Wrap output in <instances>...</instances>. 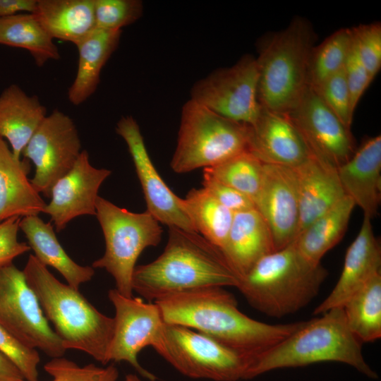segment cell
Wrapping results in <instances>:
<instances>
[{"mask_svg": "<svg viewBox=\"0 0 381 381\" xmlns=\"http://www.w3.org/2000/svg\"><path fill=\"white\" fill-rule=\"evenodd\" d=\"M155 303L164 322L202 333L248 357L252 363L305 322L272 325L254 320L243 313L234 296L221 286L172 294Z\"/></svg>", "mask_w": 381, "mask_h": 381, "instance_id": "cell-1", "label": "cell"}, {"mask_svg": "<svg viewBox=\"0 0 381 381\" xmlns=\"http://www.w3.org/2000/svg\"><path fill=\"white\" fill-rule=\"evenodd\" d=\"M239 278L222 251L196 231L169 228L167 243L155 260L136 265L133 291L148 302L210 286L237 287Z\"/></svg>", "mask_w": 381, "mask_h": 381, "instance_id": "cell-2", "label": "cell"}, {"mask_svg": "<svg viewBox=\"0 0 381 381\" xmlns=\"http://www.w3.org/2000/svg\"><path fill=\"white\" fill-rule=\"evenodd\" d=\"M23 272L65 349L83 351L106 365L114 318L98 310L78 289L58 280L34 255Z\"/></svg>", "mask_w": 381, "mask_h": 381, "instance_id": "cell-3", "label": "cell"}, {"mask_svg": "<svg viewBox=\"0 0 381 381\" xmlns=\"http://www.w3.org/2000/svg\"><path fill=\"white\" fill-rule=\"evenodd\" d=\"M327 275L321 262L305 258L294 241L259 260L236 288L253 308L280 318L312 301Z\"/></svg>", "mask_w": 381, "mask_h": 381, "instance_id": "cell-4", "label": "cell"}, {"mask_svg": "<svg viewBox=\"0 0 381 381\" xmlns=\"http://www.w3.org/2000/svg\"><path fill=\"white\" fill-rule=\"evenodd\" d=\"M322 362L341 363L369 378L378 377L363 357L362 343L349 328L342 307L305 321L289 337L256 358L246 380L274 370Z\"/></svg>", "mask_w": 381, "mask_h": 381, "instance_id": "cell-5", "label": "cell"}, {"mask_svg": "<svg viewBox=\"0 0 381 381\" xmlns=\"http://www.w3.org/2000/svg\"><path fill=\"white\" fill-rule=\"evenodd\" d=\"M314 39L309 22L297 17L260 43L256 61L258 98L262 108L287 114L296 104L308 86Z\"/></svg>", "mask_w": 381, "mask_h": 381, "instance_id": "cell-6", "label": "cell"}, {"mask_svg": "<svg viewBox=\"0 0 381 381\" xmlns=\"http://www.w3.org/2000/svg\"><path fill=\"white\" fill-rule=\"evenodd\" d=\"M248 125L189 99L182 108L171 167L179 174L219 164L248 150Z\"/></svg>", "mask_w": 381, "mask_h": 381, "instance_id": "cell-7", "label": "cell"}, {"mask_svg": "<svg viewBox=\"0 0 381 381\" xmlns=\"http://www.w3.org/2000/svg\"><path fill=\"white\" fill-rule=\"evenodd\" d=\"M95 216L103 232L105 250L92 267L105 270L113 277L115 289L123 296L132 297L136 262L145 248L160 243L163 231L159 222L147 211L132 212L100 196Z\"/></svg>", "mask_w": 381, "mask_h": 381, "instance_id": "cell-8", "label": "cell"}, {"mask_svg": "<svg viewBox=\"0 0 381 381\" xmlns=\"http://www.w3.org/2000/svg\"><path fill=\"white\" fill-rule=\"evenodd\" d=\"M153 349L182 375L213 381L246 380L252 361L188 327L165 322Z\"/></svg>", "mask_w": 381, "mask_h": 381, "instance_id": "cell-9", "label": "cell"}, {"mask_svg": "<svg viewBox=\"0 0 381 381\" xmlns=\"http://www.w3.org/2000/svg\"><path fill=\"white\" fill-rule=\"evenodd\" d=\"M0 325L24 345L52 358L63 356L66 351L23 270L13 262L0 265Z\"/></svg>", "mask_w": 381, "mask_h": 381, "instance_id": "cell-10", "label": "cell"}, {"mask_svg": "<svg viewBox=\"0 0 381 381\" xmlns=\"http://www.w3.org/2000/svg\"><path fill=\"white\" fill-rule=\"evenodd\" d=\"M258 82L256 58L246 54L231 67L214 71L197 81L190 99L224 118L251 125L262 109Z\"/></svg>", "mask_w": 381, "mask_h": 381, "instance_id": "cell-11", "label": "cell"}, {"mask_svg": "<svg viewBox=\"0 0 381 381\" xmlns=\"http://www.w3.org/2000/svg\"><path fill=\"white\" fill-rule=\"evenodd\" d=\"M81 151L73 120L59 109L47 115L22 152L35 165L30 179L35 189L50 198L54 185L73 168Z\"/></svg>", "mask_w": 381, "mask_h": 381, "instance_id": "cell-12", "label": "cell"}, {"mask_svg": "<svg viewBox=\"0 0 381 381\" xmlns=\"http://www.w3.org/2000/svg\"><path fill=\"white\" fill-rule=\"evenodd\" d=\"M108 298L115 311L108 362H126L143 377L156 380L139 363L138 355L145 347L153 348L162 334L165 322L158 306L140 298L124 296L116 289L109 291Z\"/></svg>", "mask_w": 381, "mask_h": 381, "instance_id": "cell-13", "label": "cell"}, {"mask_svg": "<svg viewBox=\"0 0 381 381\" xmlns=\"http://www.w3.org/2000/svg\"><path fill=\"white\" fill-rule=\"evenodd\" d=\"M312 155L338 168L356 151L351 130L347 129L308 85L287 114Z\"/></svg>", "mask_w": 381, "mask_h": 381, "instance_id": "cell-14", "label": "cell"}, {"mask_svg": "<svg viewBox=\"0 0 381 381\" xmlns=\"http://www.w3.org/2000/svg\"><path fill=\"white\" fill-rule=\"evenodd\" d=\"M116 131L126 142L133 162L146 202V211L169 228L196 231L183 209L181 198L168 187L155 169L134 118L122 116L116 123Z\"/></svg>", "mask_w": 381, "mask_h": 381, "instance_id": "cell-15", "label": "cell"}, {"mask_svg": "<svg viewBox=\"0 0 381 381\" xmlns=\"http://www.w3.org/2000/svg\"><path fill=\"white\" fill-rule=\"evenodd\" d=\"M254 205L270 230L274 251L296 240L299 204L294 168L264 164L261 186Z\"/></svg>", "mask_w": 381, "mask_h": 381, "instance_id": "cell-16", "label": "cell"}, {"mask_svg": "<svg viewBox=\"0 0 381 381\" xmlns=\"http://www.w3.org/2000/svg\"><path fill=\"white\" fill-rule=\"evenodd\" d=\"M111 171L93 167L83 150L73 168L54 185L44 213L49 215L59 232L81 215H96L99 189Z\"/></svg>", "mask_w": 381, "mask_h": 381, "instance_id": "cell-17", "label": "cell"}, {"mask_svg": "<svg viewBox=\"0 0 381 381\" xmlns=\"http://www.w3.org/2000/svg\"><path fill=\"white\" fill-rule=\"evenodd\" d=\"M248 128V150L263 164L294 168L311 155L287 114L262 107L258 117Z\"/></svg>", "mask_w": 381, "mask_h": 381, "instance_id": "cell-18", "label": "cell"}, {"mask_svg": "<svg viewBox=\"0 0 381 381\" xmlns=\"http://www.w3.org/2000/svg\"><path fill=\"white\" fill-rule=\"evenodd\" d=\"M379 272H381L380 245L374 234L371 220L364 217L356 238L346 250L337 282L329 294L315 308L314 315L342 307L353 294Z\"/></svg>", "mask_w": 381, "mask_h": 381, "instance_id": "cell-19", "label": "cell"}, {"mask_svg": "<svg viewBox=\"0 0 381 381\" xmlns=\"http://www.w3.org/2000/svg\"><path fill=\"white\" fill-rule=\"evenodd\" d=\"M345 195L373 219L381 200V136L369 138L356 150L351 157L337 168Z\"/></svg>", "mask_w": 381, "mask_h": 381, "instance_id": "cell-20", "label": "cell"}, {"mask_svg": "<svg viewBox=\"0 0 381 381\" xmlns=\"http://www.w3.org/2000/svg\"><path fill=\"white\" fill-rule=\"evenodd\" d=\"M294 169L299 204L298 237L313 221L346 195L338 177L337 169L315 156L311 155L306 161Z\"/></svg>", "mask_w": 381, "mask_h": 381, "instance_id": "cell-21", "label": "cell"}, {"mask_svg": "<svg viewBox=\"0 0 381 381\" xmlns=\"http://www.w3.org/2000/svg\"><path fill=\"white\" fill-rule=\"evenodd\" d=\"M273 251L270 230L255 207L234 213L222 253L239 279Z\"/></svg>", "mask_w": 381, "mask_h": 381, "instance_id": "cell-22", "label": "cell"}, {"mask_svg": "<svg viewBox=\"0 0 381 381\" xmlns=\"http://www.w3.org/2000/svg\"><path fill=\"white\" fill-rule=\"evenodd\" d=\"M29 169L28 161L16 158L0 138V222L44 213L47 203L28 179Z\"/></svg>", "mask_w": 381, "mask_h": 381, "instance_id": "cell-23", "label": "cell"}, {"mask_svg": "<svg viewBox=\"0 0 381 381\" xmlns=\"http://www.w3.org/2000/svg\"><path fill=\"white\" fill-rule=\"evenodd\" d=\"M47 116V109L36 95H27L12 84L0 94V138L8 140L16 158Z\"/></svg>", "mask_w": 381, "mask_h": 381, "instance_id": "cell-24", "label": "cell"}, {"mask_svg": "<svg viewBox=\"0 0 381 381\" xmlns=\"http://www.w3.org/2000/svg\"><path fill=\"white\" fill-rule=\"evenodd\" d=\"M20 229L26 237L35 257L46 267L56 270L71 287L90 282L95 274L92 266L76 263L59 242L51 223L44 222L38 215L22 217Z\"/></svg>", "mask_w": 381, "mask_h": 381, "instance_id": "cell-25", "label": "cell"}, {"mask_svg": "<svg viewBox=\"0 0 381 381\" xmlns=\"http://www.w3.org/2000/svg\"><path fill=\"white\" fill-rule=\"evenodd\" d=\"M121 30L95 28L75 46L78 50V66L75 78L68 88V99L78 106L94 92L100 81V73L116 49Z\"/></svg>", "mask_w": 381, "mask_h": 381, "instance_id": "cell-26", "label": "cell"}, {"mask_svg": "<svg viewBox=\"0 0 381 381\" xmlns=\"http://www.w3.org/2000/svg\"><path fill=\"white\" fill-rule=\"evenodd\" d=\"M33 14L53 39L75 45L96 28L94 0H37Z\"/></svg>", "mask_w": 381, "mask_h": 381, "instance_id": "cell-27", "label": "cell"}, {"mask_svg": "<svg viewBox=\"0 0 381 381\" xmlns=\"http://www.w3.org/2000/svg\"><path fill=\"white\" fill-rule=\"evenodd\" d=\"M355 206L353 201L345 195L313 221L294 241L299 252L308 260L320 262L325 254L344 236Z\"/></svg>", "mask_w": 381, "mask_h": 381, "instance_id": "cell-28", "label": "cell"}, {"mask_svg": "<svg viewBox=\"0 0 381 381\" xmlns=\"http://www.w3.org/2000/svg\"><path fill=\"white\" fill-rule=\"evenodd\" d=\"M0 44L28 50L37 66L61 57L54 39L33 13L0 18Z\"/></svg>", "mask_w": 381, "mask_h": 381, "instance_id": "cell-29", "label": "cell"}, {"mask_svg": "<svg viewBox=\"0 0 381 381\" xmlns=\"http://www.w3.org/2000/svg\"><path fill=\"white\" fill-rule=\"evenodd\" d=\"M181 205L195 231L222 251L234 213L204 188L190 190Z\"/></svg>", "mask_w": 381, "mask_h": 381, "instance_id": "cell-30", "label": "cell"}, {"mask_svg": "<svg viewBox=\"0 0 381 381\" xmlns=\"http://www.w3.org/2000/svg\"><path fill=\"white\" fill-rule=\"evenodd\" d=\"M346 321L363 344L381 337V272L374 275L342 306Z\"/></svg>", "mask_w": 381, "mask_h": 381, "instance_id": "cell-31", "label": "cell"}, {"mask_svg": "<svg viewBox=\"0 0 381 381\" xmlns=\"http://www.w3.org/2000/svg\"><path fill=\"white\" fill-rule=\"evenodd\" d=\"M351 28L337 30L322 43L313 47L308 63V85L315 88L341 70L351 50Z\"/></svg>", "mask_w": 381, "mask_h": 381, "instance_id": "cell-32", "label": "cell"}, {"mask_svg": "<svg viewBox=\"0 0 381 381\" xmlns=\"http://www.w3.org/2000/svg\"><path fill=\"white\" fill-rule=\"evenodd\" d=\"M263 166L261 161L246 150L203 169L222 183L245 194L254 203L261 186Z\"/></svg>", "mask_w": 381, "mask_h": 381, "instance_id": "cell-33", "label": "cell"}, {"mask_svg": "<svg viewBox=\"0 0 381 381\" xmlns=\"http://www.w3.org/2000/svg\"><path fill=\"white\" fill-rule=\"evenodd\" d=\"M44 369L52 377V381H116L119 377V370L113 364L97 366L90 363L80 366L62 356L52 358L44 365Z\"/></svg>", "mask_w": 381, "mask_h": 381, "instance_id": "cell-34", "label": "cell"}, {"mask_svg": "<svg viewBox=\"0 0 381 381\" xmlns=\"http://www.w3.org/2000/svg\"><path fill=\"white\" fill-rule=\"evenodd\" d=\"M96 28L121 30L138 20L143 11L140 0H94Z\"/></svg>", "mask_w": 381, "mask_h": 381, "instance_id": "cell-35", "label": "cell"}, {"mask_svg": "<svg viewBox=\"0 0 381 381\" xmlns=\"http://www.w3.org/2000/svg\"><path fill=\"white\" fill-rule=\"evenodd\" d=\"M313 89L343 125L351 130L354 111L344 68Z\"/></svg>", "mask_w": 381, "mask_h": 381, "instance_id": "cell-36", "label": "cell"}, {"mask_svg": "<svg viewBox=\"0 0 381 381\" xmlns=\"http://www.w3.org/2000/svg\"><path fill=\"white\" fill-rule=\"evenodd\" d=\"M351 30L360 59L373 80L381 67V24H362Z\"/></svg>", "mask_w": 381, "mask_h": 381, "instance_id": "cell-37", "label": "cell"}, {"mask_svg": "<svg viewBox=\"0 0 381 381\" xmlns=\"http://www.w3.org/2000/svg\"><path fill=\"white\" fill-rule=\"evenodd\" d=\"M0 351L16 365L24 380L38 381L40 357L37 351L22 344L1 325Z\"/></svg>", "mask_w": 381, "mask_h": 381, "instance_id": "cell-38", "label": "cell"}, {"mask_svg": "<svg viewBox=\"0 0 381 381\" xmlns=\"http://www.w3.org/2000/svg\"><path fill=\"white\" fill-rule=\"evenodd\" d=\"M202 186L219 203L234 213L255 208L253 202L247 195L218 181L205 169Z\"/></svg>", "mask_w": 381, "mask_h": 381, "instance_id": "cell-39", "label": "cell"}, {"mask_svg": "<svg viewBox=\"0 0 381 381\" xmlns=\"http://www.w3.org/2000/svg\"><path fill=\"white\" fill-rule=\"evenodd\" d=\"M353 111L364 92L373 81L358 54L354 41L344 67Z\"/></svg>", "mask_w": 381, "mask_h": 381, "instance_id": "cell-40", "label": "cell"}, {"mask_svg": "<svg viewBox=\"0 0 381 381\" xmlns=\"http://www.w3.org/2000/svg\"><path fill=\"white\" fill-rule=\"evenodd\" d=\"M20 219L13 217L0 222V265L13 262L16 257L31 250L28 243L18 240Z\"/></svg>", "mask_w": 381, "mask_h": 381, "instance_id": "cell-41", "label": "cell"}, {"mask_svg": "<svg viewBox=\"0 0 381 381\" xmlns=\"http://www.w3.org/2000/svg\"><path fill=\"white\" fill-rule=\"evenodd\" d=\"M37 0H0V18L19 14L20 12L34 13Z\"/></svg>", "mask_w": 381, "mask_h": 381, "instance_id": "cell-42", "label": "cell"}, {"mask_svg": "<svg viewBox=\"0 0 381 381\" xmlns=\"http://www.w3.org/2000/svg\"><path fill=\"white\" fill-rule=\"evenodd\" d=\"M24 379L16 365L0 351V381H18Z\"/></svg>", "mask_w": 381, "mask_h": 381, "instance_id": "cell-43", "label": "cell"}, {"mask_svg": "<svg viewBox=\"0 0 381 381\" xmlns=\"http://www.w3.org/2000/svg\"><path fill=\"white\" fill-rule=\"evenodd\" d=\"M123 381H143L137 375L135 374H128L126 376ZM148 381H156V380H152Z\"/></svg>", "mask_w": 381, "mask_h": 381, "instance_id": "cell-44", "label": "cell"}]
</instances>
